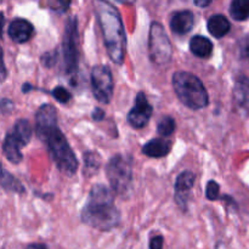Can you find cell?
Returning <instances> with one entry per match:
<instances>
[{
    "mask_svg": "<svg viewBox=\"0 0 249 249\" xmlns=\"http://www.w3.org/2000/svg\"><path fill=\"white\" fill-rule=\"evenodd\" d=\"M163 243L164 240L162 236H155L150 242V249H163Z\"/></svg>",
    "mask_w": 249,
    "mask_h": 249,
    "instance_id": "26",
    "label": "cell"
},
{
    "mask_svg": "<svg viewBox=\"0 0 249 249\" xmlns=\"http://www.w3.org/2000/svg\"><path fill=\"white\" fill-rule=\"evenodd\" d=\"M56 60H57V53H56V51L45 53V55L43 56V58H41V61H43V63L46 67H51V66L56 62Z\"/></svg>",
    "mask_w": 249,
    "mask_h": 249,
    "instance_id": "25",
    "label": "cell"
},
{
    "mask_svg": "<svg viewBox=\"0 0 249 249\" xmlns=\"http://www.w3.org/2000/svg\"><path fill=\"white\" fill-rule=\"evenodd\" d=\"M195 17L194 14L189 10H182V11L175 12L170 18V29L175 34H187L194 27Z\"/></svg>",
    "mask_w": 249,
    "mask_h": 249,
    "instance_id": "12",
    "label": "cell"
},
{
    "mask_svg": "<svg viewBox=\"0 0 249 249\" xmlns=\"http://www.w3.org/2000/svg\"><path fill=\"white\" fill-rule=\"evenodd\" d=\"M94 6L109 58L116 65H122L125 56L126 36L121 15L106 0H94Z\"/></svg>",
    "mask_w": 249,
    "mask_h": 249,
    "instance_id": "3",
    "label": "cell"
},
{
    "mask_svg": "<svg viewBox=\"0 0 249 249\" xmlns=\"http://www.w3.org/2000/svg\"><path fill=\"white\" fill-rule=\"evenodd\" d=\"M36 131L45 143L56 167L63 174L72 177L78 169V160L67 139L58 128L57 111L53 105L44 104L36 114Z\"/></svg>",
    "mask_w": 249,
    "mask_h": 249,
    "instance_id": "1",
    "label": "cell"
},
{
    "mask_svg": "<svg viewBox=\"0 0 249 249\" xmlns=\"http://www.w3.org/2000/svg\"><path fill=\"white\" fill-rule=\"evenodd\" d=\"M26 249H48L44 245H39V243H33V245H29Z\"/></svg>",
    "mask_w": 249,
    "mask_h": 249,
    "instance_id": "29",
    "label": "cell"
},
{
    "mask_svg": "<svg viewBox=\"0 0 249 249\" xmlns=\"http://www.w3.org/2000/svg\"><path fill=\"white\" fill-rule=\"evenodd\" d=\"M175 128H177V124H175V121L169 116L163 117L160 121L157 126L158 134H160L162 136H170L173 133H174Z\"/></svg>",
    "mask_w": 249,
    "mask_h": 249,
    "instance_id": "20",
    "label": "cell"
},
{
    "mask_svg": "<svg viewBox=\"0 0 249 249\" xmlns=\"http://www.w3.org/2000/svg\"><path fill=\"white\" fill-rule=\"evenodd\" d=\"M113 88V77L108 66H95L91 71V89L95 99L101 104H109Z\"/></svg>",
    "mask_w": 249,
    "mask_h": 249,
    "instance_id": "8",
    "label": "cell"
},
{
    "mask_svg": "<svg viewBox=\"0 0 249 249\" xmlns=\"http://www.w3.org/2000/svg\"><path fill=\"white\" fill-rule=\"evenodd\" d=\"M10 38L17 44L27 43L32 38L34 33V28L31 22L23 18H15L10 22L9 29H7Z\"/></svg>",
    "mask_w": 249,
    "mask_h": 249,
    "instance_id": "11",
    "label": "cell"
},
{
    "mask_svg": "<svg viewBox=\"0 0 249 249\" xmlns=\"http://www.w3.org/2000/svg\"><path fill=\"white\" fill-rule=\"evenodd\" d=\"M233 101L243 116L249 117V79L241 75L236 79L233 88Z\"/></svg>",
    "mask_w": 249,
    "mask_h": 249,
    "instance_id": "10",
    "label": "cell"
},
{
    "mask_svg": "<svg viewBox=\"0 0 249 249\" xmlns=\"http://www.w3.org/2000/svg\"><path fill=\"white\" fill-rule=\"evenodd\" d=\"M153 108L143 92H139L135 97L134 107L128 114V122L133 128L141 129L147 125L152 116Z\"/></svg>",
    "mask_w": 249,
    "mask_h": 249,
    "instance_id": "9",
    "label": "cell"
},
{
    "mask_svg": "<svg viewBox=\"0 0 249 249\" xmlns=\"http://www.w3.org/2000/svg\"><path fill=\"white\" fill-rule=\"evenodd\" d=\"M231 24L223 15H214L208 19V32L214 38H223L230 32Z\"/></svg>",
    "mask_w": 249,
    "mask_h": 249,
    "instance_id": "16",
    "label": "cell"
},
{
    "mask_svg": "<svg viewBox=\"0 0 249 249\" xmlns=\"http://www.w3.org/2000/svg\"><path fill=\"white\" fill-rule=\"evenodd\" d=\"M23 147L24 146L12 135L11 131L6 134L4 143H2V152L10 162H12L14 164H18L21 162L22 158H23L21 151Z\"/></svg>",
    "mask_w": 249,
    "mask_h": 249,
    "instance_id": "13",
    "label": "cell"
},
{
    "mask_svg": "<svg viewBox=\"0 0 249 249\" xmlns=\"http://www.w3.org/2000/svg\"><path fill=\"white\" fill-rule=\"evenodd\" d=\"M230 15L236 21L249 18V0H232L230 4Z\"/></svg>",
    "mask_w": 249,
    "mask_h": 249,
    "instance_id": "19",
    "label": "cell"
},
{
    "mask_svg": "<svg viewBox=\"0 0 249 249\" xmlns=\"http://www.w3.org/2000/svg\"><path fill=\"white\" fill-rule=\"evenodd\" d=\"M1 184L2 187L6 190H10V191H15V192H23L24 189L19 181H17L12 175H10L6 170H4L2 173V179H1Z\"/></svg>",
    "mask_w": 249,
    "mask_h": 249,
    "instance_id": "21",
    "label": "cell"
},
{
    "mask_svg": "<svg viewBox=\"0 0 249 249\" xmlns=\"http://www.w3.org/2000/svg\"><path fill=\"white\" fill-rule=\"evenodd\" d=\"M105 118V111L104 109H101L100 107H97V108L94 109V112H92V119L94 121H102V119Z\"/></svg>",
    "mask_w": 249,
    "mask_h": 249,
    "instance_id": "27",
    "label": "cell"
},
{
    "mask_svg": "<svg viewBox=\"0 0 249 249\" xmlns=\"http://www.w3.org/2000/svg\"><path fill=\"white\" fill-rule=\"evenodd\" d=\"M195 174L190 170L186 172H182L181 174L178 175L177 180H175V197H185V195L189 194L191 191V189L195 185Z\"/></svg>",
    "mask_w": 249,
    "mask_h": 249,
    "instance_id": "17",
    "label": "cell"
},
{
    "mask_svg": "<svg viewBox=\"0 0 249 249\" xmlns=\"http://www.w3.org/2000/svg\"><path fill=\"white\" fill-rule=\"evenodd\" d=\"M190 50L199 58H207L213 53V43L208 38L196 36L190 40Z\"/></svg>",
    "mask_w": 249,
    "mask_h": 249,
    "instance_id": "15",
    "label": "cell"
},
{
    "mask_svg": "<svg viewBox=\"0 0 249 249\" xmlns=\"http://www.w3.org/2000/svg\"><path fill=\"white\" fill-rule=\"evenodd\" d=\"M148 53L155 65H168L172 60L173 48L164 28L158 22H153L148 36Z\"/></svg>",
    "mask_w": 249,
    "mask_h": 249,
    "instance_id": "6",
    "label": "cell"
},
{
    "mask_svg": "<svg viewBox=\"0 0 249 249\" xmlns=\"http://www.w3.org/2000/svg\"><path fill=\"white\" fill-rule=\"evenodd\" d=\"M212 1H213V0H194L195 5H196V6H198V7L209 6V5L212 4Z\"/></svg>",
    "mask_w": 249,
    "mask_h": 249,
    "instance_id": "28",
    "label": "cell"
},
{
    "mask_svg": "<svg viewBox=\"0 0 249 249\" xmlns=\"http://www.w3.org/2000/svg\"><path fill=\"white\" fill-rule=\"evenodd\" d=\"M63 62L66 73L71 78L75 77L78 72V21L75 17H71L66 23L65 36L62 41Z\"/></svg>",
    "mask_w": 249,
    "mask_h": 249,
    "instance_id": "7",
    "label": "cell"
},
{
    "mask_svg": "<svg viewBox=\"0 0 249 249\" xmlns=\"http://www.w3.org/2000/svg\"><path fill=\"white\" fill-rule=\"evenodd\" d=\"M117 1L119 2H123V4H133L135 0H117Z\"/></svg>",
    "mask_w": 249,
    "mask_h": 249,
    "instance_id": "30",
    "label": "cell"
},
{
    "mask_svg": "<svg viewBox=\"0 0 249 249\" xmlns=\"http://www.w3.org/2000/svg\"><path fill=\"white\" fill-rule=\"evenodd\" d=\"M173 88L182 105L191 109H202L208 105L209 96L197 75L180 71L173 75Z\"/></svg>",
    "mask_w": 249,
    "mask_h": 249,
    "instance_id": "4",
    "label": "cell"
},
{
    "mask_svg": "<svg viewBox=\"0 0 249 249\" xmlns=\"http://www.w3.org/2000/svg\"><path fill=\"white\" fill-rule=\"evenodd\" d=\"M106 175L114 192L125 195L130 191L133 184V160L130 156H113L106 165Z\"/></svg>",
    "mask_w": 249,
    "mask_h": 249,
    "instance_id": "5",
    "label": "cell"
},
{
    "mask_svg": "<svg viewBox=\"0 0 249 249\" xmlns=\"http://www.w3.org/2000/svg\"><path fill=\"white\" fill-rule=\"evenodd\" d=\"M82 220L97 230L116 228L121 221V213L114 206V192L105 185H95L82 211Z\"/></svg>",
    "mask_w": 249,
    "mask_h": 249,
    "instance_id": "2",
    "label": "cell"
},
{
    "mask_svg": "<svg viewBox=\"0 0 249 249\" xmlns=\"http://www.w3.org/2000/svg\"><path fill=\"white\" fill-rule=\"evenodd\" d=\"M219 195H220V186L216 181L211 180L208 181L206 186V196L207 198L211 199V201H215L219 198Z\"/></svg>",
    "mask_w": 249,
    "mask_h": 249,
    "instance_id": "22",
    "label": "cell"
},
{
    "mask_svg": "<svg viewBox=\"0 0 249 249\" xmlns=\"http://www.w3.org/2000/svg\"><path fill=\"white\" fill-rule=\"evenodd\" d=\"M172 150V141L164 139H153L142 146V153L152 158L165 157Z\"/></svg>",
    "mask_w": 249,
    "mask_h": 249,
    "instance_id": "14",
    "label": "cell"
},
{
    "mask_svg": "<svg viewBox=\"0 0 249 249\" xmlns=\"http://www.w3.org/2000/svg\"><path fill=\"white\" fill-rule=\"evenodd\" d=\"M53 96L56 101L61 102V104H68V101L71 100V94L66 88L63 87H56L53 90Z\"/></svg>",
    "mask_w": 249,
    "mask_h": 249,
    "instance_id": "23",
    "label": "cell"
},
{
    "mask_svg": "<svg viewBox=\"0 0 249 249\" xmlns=\"http://www.w3.org/2000/svg\"><path fill=\"white\" fill-rule=\"evenodd\" d=\"M71 5V0H48V6L56 12H66Z\"/></svg>",
    "mask_w": 249,
    "mask_h": 249,
    "instance_id": "24",
    "label": "cell"
},
{
    "mask_svg": "<svg viewBox=\"0 0 249 249\" xmlns=\"http://www.w3.org/2000/svg\"><path fill=\"white\" fill-rule=\"evenodd\" d=\"M11 133L22 145L27 146V143H29L32 138V126L27 119H18L15 123Z\"/></svg>",
    "mask_w": 249,
    "mask_h": 249,
    "instance_id": "18",
    "label": "cell"
},
{
    "mask_svg": "<svg viewBox=\"0 0 249 249\" xmlns=\"http://www.w3.org/2000/svg\"><path fill=\"white\" fill-rule=\"evenodd\" d=\"M246 55H247V57L249 58V48L247 49V53H246Z\"/></svg>",
    "mask_w": 249,
    "mask_h": 249,
    "instance_id": "31",
    "label": "cell"
}]
</instances>
